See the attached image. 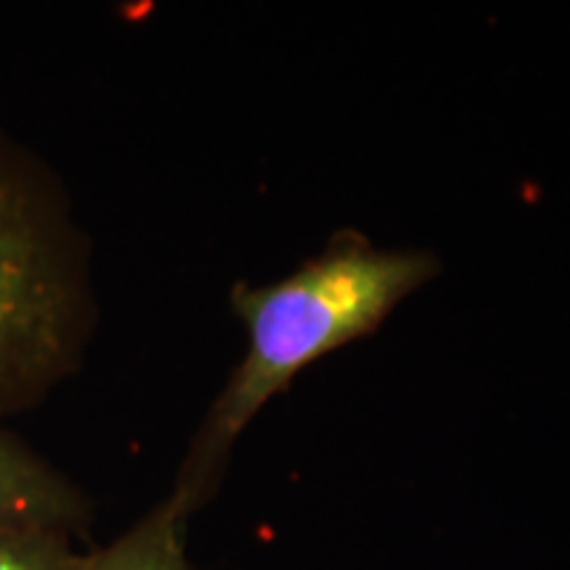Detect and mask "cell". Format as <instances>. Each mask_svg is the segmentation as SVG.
<instances>
[{"instance_id":"1","label":"cell","mask_w":570,"mask_h":570,"mask_svg":"<svg viewBox=\"0 0 570 570\" xmlns=\"http://www.w3.org/2000/svg\"><path fill=\"white\" fill-rule=\"evenodd\" d=\"M436 269L425 252L375 248L341 233L283 281L235 285L233 306L246 325L248 352L198 431L173 491L177 502L194 515L217 487L233 444L269 399L320 356L373 333Z\"/></svg>"},{"instance_id":"2","label":"cell","mask_w":570,"mask_h":570,"mask_svg":"<svg viewBox=\"0 0 570 570\" xmlns=\"http://www.w3.org/2000/svg\"><path fill=\"white\" fill-rule=\"evenodd\" d=\"M85 285L59 204L0 148V415L32 402L71 367Z\"/></svg>"},{"instance_id":"3","label":"cell","mask_w":570,"mask_h":570,"mask_svg":"<svg viewBox=\"0 0 570 570\" xmlns=\"http://www.w3.org/2000/svg\"><path fill=\"white\" fill-rule=\"evenodd\" d=\"M88 523V502L75 483L0 431V531L75 533Z\"/></svg>"},{"instance_id":"4","label":"cell","mask_w":570,"mask_h":570,"mask_svg":"<svg viewBox=\"0 0 570 570\" xmlns=\"http://www.w3.org/2000/svg\"><path fill=\"white\" fill-rule=\"evenodd\" d=\"M188 518L190 512L169 494L114 544L88 554L85 570H196L185 552Z\"/></svg>"},{"instance_id":"5","label":"cell","mask_w":570,"mask_h":570,"mask_svg":"<svg viewBox=\"0 0 570 570\" xmlns=\"http://www.w3.org/2000/svg\"><path fill=\"white\" fill-rule=\"evenodd\" d=\"M88 554L77 552L69 533L42 529L0 531V570H85Z\"/></svg>"}]
</instances>
